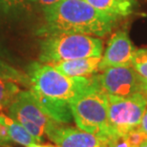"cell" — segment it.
Wrapping results in <instances>:
<instances>
[{
  "label": "cell",
  "instance_id": "obj_20",
  "mask_svg": "<svg viewBox=\"0 0 147 147\" xmlns=\"http://www.w3.org/2000/svg\"><path fill=\"white\" fill-rule=\"evenodd\" d=\"M60 0H31V3H34L38 7H41V9L47 8L49 6H52L55 4V3L59 2Z\"/></svg>",
  "mask_w": 147,
  "mask_h": 147
},
{
  "label": "cell",
  "instance_id": "obj_16",
  "mask_svg": "<svg viewBox=\"0 0 147 147\" xmlns=\"http://www.w3.org/2000/svg\"><path fill=\"white\" fill-rule=\"evenodd\" d=\"M131 66L144 82H147V49H137L132 57Z\"/></svg>",
  "mask_w": 147,
  "mask_h": 147
},
{
  "label": "cell",
  "instance_id": "obj_14",
  "mask_svg": "<svg viewBox=\"0 0 147 147\" xmlns=\"http://www.w3.org/2000/svg\"><path fill=\"white\" fill-rule=\"evenodd\" d=\"M20 92L19 85L16 81L0 78V110H8Z\"/></svg>",
  "mask_w": 147,
  "mask_h": 147
},
{
  "label": "cell",
  "instance_id": "obj_22",
  "mask_svg": "<svg viewBox=\"0 0 147 147\" xmlns=\"http://www.w3.org/2000/svg\"><path fill=\"white\" fill-rule=\"evenodd\" d=\"M27 147H57V145H53V144H40V142H36L33 143V144L29 145Z\"/></svg>",
  "mask_w": 147,
  "mask_h": 147
},
{
  "label": "cell",
  "instance_id": "obj_2",
  "mask_svg": "<svg viewBox=\"0 0 147 147\" xmlns=\"http://www.w3.org/2000/svg\"><path fill=\"white\" fill-rule=\"evenodd\" d=\"M32 88L44 96L73 102L92 86L91 78H72L58 72L48 63L33 62L27 67Z\"/></svg>",
  "mask_w": 147,
  "mask_h": 147
},
{
  "label": "cell",
  "instance_id": "obj_5",
  "mask_svg": "<svg viewBox=\"0 0 147 147\" xmlns=\"http://www.w3.org/2000/svg\"><path fill=\"white\" fill-rule=\"evenodd\" d=\"M108 121L115 136H124L138 127L147 108V96L138 93L128 96L107 95Z\"/></svg>",
  "mask_w": 147,
  "mask_h": 147
},
{
  "label": "cell",
  "instance_id": "obj_12",
  "mask_svg": "<svg viewBox=\"0 0 147 147\" xmlns=\"http://www.w3.org/2000/svg\"><path fill=\"white\" fill-rule=\"evenodd\" d=\"M96 11L117 20L128 16L136 8L135 0H85Z\"/></svg>",
  "mask_w": 147,
  "mask_h": 147
},
{
  "label": "cell",
  "instance_id": "obj_1",
  "mask_svg": "<svg viewBox=\"0 0 147 147\" xmlns=\"http://www.w3.org/2000/svg\"><path fill=\"white\" fill-rule=\"evenodd\" d=\"M40 36L81 34L102 37L110 33L116 20L96 11L85 0H60L44 8Z\"/></svg>",
  "mask_w": 147,
  "mask_h": 147
},
{
  "label": "cell",
  "instance_id": "obj_8",
  "mask_svg": "<svg viewBox=\"0 0 147 147\" xmlns=\"http://www.w3.org/2000/svg\"><path fill=\"white\" fill-rule=\"evenodd\" d=\"M46 136L57 147H109L111 140L65 124L55 125Z\"/></svg>",
  "mask_w": 147,
  "mask_h": 147
},
{
  "label": "cell",
  "instance_id": "obj_11",
  "mask_svg": "<svg viewBox=\"0 0 147 147\" xmlns=\"http://www.w3.org/2000/svg\"><path fill=\"white\" fill-rule=\"evenodd\" d=\"M101 57H91L53 63L58 72L72 78H91L99 72Z\"/></svg>",
  "mask_w": 147,
  "mask_h": 147
},
{
  "label": "cell",
  "instance_id": "obj_3",
  "mask_svg": "<svg viewBox=\"0 0 147 147\" xmlns=\"http://www.w3.org/2000/svg\"><path fill=\"white\" fill-rule=\"evenodd\" d=\"M103 41L98 36L81 34L45 36L40 43L39 62L53 64L78 58L101 57Z\"/></svg>",
  "mask_w": 147,
  "mask_h": 147
},
{
  "label": "cell",
  "instance_id": "obj_6",
  "mask_svg": "<svg viewBox=\"0 0 147 147\" xmlns=\"http://www.w3.org/2000/svg\"><path fill=\"white\" fill-rule=\"evenodd\" d=\"M8 112L9 116L24 126L37 142H42L50 129L60 124L50 119L40 109L30 89L18 94Z\"/></svg>",
  "mask_w": 147,
  "mask_h": 147
},
{
  "label": "cell",
  "instance_id": "obj_19",
  "mask_svg": "<svg viewBox=\"0 0 147 147\" xmlns=\"http://www.w3.org/2000/svg\"><path fill=\"white\" fill-rule=\"evenodd\" d=\"M109 147H130L123 136H115L111 138Z\"/></svg>",
  "mask_w": 147,
  "mask_h": 147
},
{
  "label": "cell",
  "instance_id": "obj_24",
  "mask_svg": "<svg viewBox=\"0 0 147 147\" xmlns=\"http://www.w3.org/2000/svg\"><path fill=\"white\" fill-rule=\"evenodd\" d=\"M0 147H10V146L8 144H6V143L1 140V138H0Z\"/></svg>",
  "mask_w": 147,
  "mask_h": 147
},
{
  "label": "cell",
  "instance_id": "obj_10",
  "mask_svg": "<svg viewBox=\"0 0 147 147\" xmlns=\"http://www.w3.org/2000/svg\"><path fill=\"white\" fill-rule=\"evenodd\" d=\"M29 89L33 94L40 109L50 119L55 120V122L60 123V124H67V123H70L72 120H74L69 102L44 96L32 87Z\"/></svg>",
  "mask_w": 147,
  "mask_h": 147
},
{
  "label": "cell",
  "instance_id": "obj_13",
  "mask_svg": "<svg viewBox=\"0 0 147 147\" xmlns=\"http://www.w3.org/2000/svg\"><path fill=\"white\" fill-rule=\"evenodd\" d=\"M0 121L5 124L8 130L11 142L21 146L27 147L33 143L37 142L34 137L26 130V128L21 125L16 119H11L10 116H6L4 114H0Z\"/></svg>",
  "mask_w": 147,
  "mask_h": 147
},
{
  "label": "cell",
  "instance_id": "obj_4",
  "mask_svg": "<svg viewBox=\"0 0 147 147\" xmlns=\"http://www.w3.org/2000/svg\"><path fill=\"white\" fill-rule=\"evenodd\" d=\"M70 107L76 127L96 136L113 138L108 121L107 94L99 89L94 80L92 86L71 102Z\"/></svg>",
  "mask_w": 147,
  "mask_h": 147
},
{
  "label": "cell",
  "instance_id": "obj_17",
  "mask_svg": "<svg viewBox=\"0 0 147 147\" xmlns=\"http://www.w3.org/2000/svg\"><path fill=\"white\" fill-rule=\"evenodd\" d=\"M123 137L125 138L126 142H128L130 147H140L147 142V134L143 132L139 126L132 129Z\"/></svg>",
  "mask_w": 147,
  "mask_h": 147
},
{
  "label": "cell",
  "instance_id": "obj_15",
  "mask_svg": "<svg viewBox=\"0 0 147 147\" xmlns=\"http://www.w3.org/2000/svg\"><path fill=\"white\" fill-rule=\"evenodd\" d=\"M0 78L16 81V83L24 85L28 88H31L32 86L31 79L27 73L19 71L1 59H0Z\"/></svg>",
  "mask_w": 147,
  "mask_h": 147
},
{
  "label": "cell",
  "instance_id": "obj_21",
  "mask_svg": "<svg viewBox=\"0 0 147 147\" xmlns=\"http://www.w3.org/2000/svg\"><path fill=\"white\" fill-rule=\"evenodd\" d=\"M139 127L142 129L143 132H145V133L147 134V108H146L144 114H143V116L142 117V120H140Z\"/></svg>",
  "mask_w": 147,
  "mask_h": 147
},
{
  "label": "cell",
  "instance_id": "obj_7",
  "mask_svg": "<svg viewBox=\"0 0 147 147\" xmlns=\"http://www.w3.org/2000/svg\"><path fill=\"white\" fill-rule=\"evenodd\" d=\"M92 76L95 84L105 94L116 96H128L143 93L144 81L131 65L106 68Z\"/></svg>",
  "mask_w": 147,
  "mask_h": 147
},
{
  "label": "cell",
  "instance_id": "obj_23",
  "mask_svg": "<svg viewBox=\"0 0 147 147\" xmlns=\"http://www.w3.org/2000/svg\"><path fill=\"white\" fill-rule=\"evenodd\" d=\"M143 94L147 96V82H144V85H143Z\"/></svg>",
  "mask_w": 147,
  "mask_h": 147
},
{
  "label": "cell",
  "instance_id": "obj_9",
  "mask_svg": "<svg viewBox=\"0 0 147 147\" xmlns=\"http://www.w3.org/2000/svg\"><path fill=\"white\" fill-rule=\"evenodd\" d=\"M126 31H119L111 36L107 48L99 63V71L115 66L131 65L132 57L136 52Z\"/></svg>",
  "mask_w": 147,
  "mask_h": 147
},
{
  "label": "cell",
  "instance_id": "obj_18",
  "mask_svg": "<svg viewBox=\"0 0 147 147\" xmlns=\"http://www.w3.org/2000/svg\"><path fill=\"white\" fill-rule=\"evenodd\" d=\"M31 3V0H0V8L4 11H11L22 8Z\"/></svg>",
  "mask_w": 147,
  "mask_h": 147
},
{
  "label": "cell",
  "instance_id": "obj_25",
  "mask_svg": "<svg viewBox=\"0 0 147 147\" xmlns=\"http://www.w3.org/2000/svg\"><path fill=\"white\" fill-rule=\"evenodd\" d=\"M140 147H147V142H145L144 144H142V146H140Z\"/></svg>",
  "mask_w": 147,
  "mask_h": 147
}]
</instances>
